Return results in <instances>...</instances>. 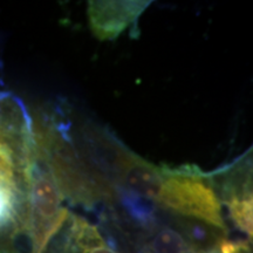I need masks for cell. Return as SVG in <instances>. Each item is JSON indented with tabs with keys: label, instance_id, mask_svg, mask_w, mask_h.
<instances>
[{
	"label": "cell",
	"instance_id": "cell-6",
	"mask_svg": "<svg viewBox=\"0 0 253 253\" xmlns=\"http://www.w3.org/2000/svg\"><path fill=\"white\" fill-rule=\"evenodd\" d=\"M225 204L230 211L233 223L245 232L250 239L252 238V197H231L225 199Z\"/></svg>",
	"mask_w": 253,
	"mask_h": 253
},
{
	"label": "cell",
	"instance_id": "cell-8",
	"mask_svg": "<svg viewBox=\"0 0 253 253\" xmlns=\"http://www.w3.org/2000/svg\"><path fill=\"white\" fill-rule=\"evenodd\" d=\"M8 145L7 144H5L4 142L1 141V137H0V151H4V150H6V149H8Z\"/></svg>",
	"mask_w": 253,
	"mask_h": 253
},
{
	"label": "cell",
	"instance_id": "cell-3",
	"mask_svg": "<svg viewBox=\"0 0 253 253\" xmlns=\"http://www.w3.org/2000/svg\"><path fill=\"white\" fill-rule=\"evenodd\" d=\"M153 1H89L88 20L91 32L101 41L114 40L130 25H136L140 15Z\"/></svg>",
	"mask_w": 253,
	"mask_h": 253
},
{
	"label": "cell",
	"instance_id": "cell-5",
	"mask_svg": "<svg viewBox=\"0 0 253 253\" xmlns=\"http://www.w3.org/2000/svg\"><path fill=\"white\" fill-rule=\"evenodd\" d=\"M145 253H192L188 240L175 230L161 229L145 245Z\"/></svg>",
	"mask_w": 253,
	"mask_h": 253
},
{
	"label": "cell",
	"instance_id": "cell-1",
	"mask_svg": "<svg viewBox=\"0 0 253 253\" xmlns=\"http://www.w3.org/2000/svg\"><path fill=\"white\" fill-rule=\"evenodd\" d=\"M162 170L166 178L154 203L173 213L226 231L220 199L209 183V173H203L195 166L176 169L162 167Z\"/></svg>",
	"mask_w": 253,
	"mask_h": 253
},
{
	"label": "cell",
	"instance_id": "cell-2",
	"mask_svg": "<svg viewBox=\"0 0 253 253\" xmlns=\"http://www.w3.org/2000/svg\"><path fill=\"white\" fill-rule=\"evenodd\" d=\"M113 168L123 190L155 202L164 182L162 167L157 168L114 141Z\"/></svg>",
	"mask_w": 253,
	"mask_h": 253
},
{
	"label": "cell",
	"instance_id": "cell-7",
	"mask_svg": "<svg viewBox=\"0 0 253 253\" xmlns=\"http://www.w3.org/2000/svg\"><path fill=\"white\" fill-rule=\"evenodd\" d=\"M0 188L18 189L15 183L13 155L11 148L0 151Z\"/></svg>",
	"mask_w": 253,
	"mask_h": 253
},
{
	"label": "cell",
	"instance_id": "cell-4",
	"mask_svg": "<svg viewBox=\"0 0 253 253\" xmlns=\"http://www.w3.org/2000/svg\"><path fill=\"white\" fill-rule=\"evenodd\" d=\"M65 235L52 253H120L112 248L99 229L77 214H69Z\"/></svg>",
	"mask_w": 253,
	"mask_h": 253
}]
</instances>
